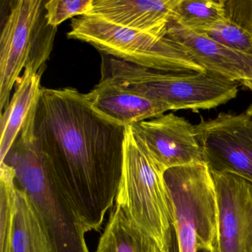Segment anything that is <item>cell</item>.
I'll return each mask as SVG.
<instances>
[{"mask_svg":"<svg viewBox=\"0 0 252 252\" xmlns=\"http://www.w3.org/2000/svg\"><path fill=\"white\" fill-rule=\"evenodd\" d=\"M199 33L230 49L252 55V33L228 19Z\"/></svg>","mask_w":252,"mask_h":252,"instance_id":"obj_18","label":"cell"},{"mask_svg":"<svg viewBox=\"0 0 252 252\" xmlns=\"http://www.w3.org/2000/svg\"><path fill=\"white\" fill-rule=\"evenodd\" d=\"M86 96L100 113L126 126L155 119L171 110L166 104L104 79H101Z\"/></svg>","mask_w":252,"mask_h":252,"instance_id":"obj_14","label":"cell"},{"mask_svg":"<svg viewBox=\"0 0 252 252\" xmlns=\"http://www.w3.org/2000/svg\"><path fill=\"white\" fill-rule=\"evenodd\" d=\"M1 163L12 168L16 185L32 200L54 252H91L85 238L88 230L59 185L35 141L32 113Z\"/></svg>","mask_w":252,"mask_h":252,"instance_id":"obj_2","label":"cell"},{"mask_svg":"<svg viewBox=\"0 0 252 252\" xmlns=\"http://www.w3.org/2000/svg\"><path fill=\"white\" fill-rule=\"evenodd\" d=\"M179 0H94L87 16L115 26L165 37Z\"/></svg>","mask_w":252,"mask_h":252,"instance_id":"obj_13","label":"cell"},{"mask_svg":"<svg viewBox=\"0 0 252 252\" xmlns=\"http://www.w3.org/2000/svg\"><path fill=\"white\" fill-rule=\"evenodd\" d=\"M226 20L223 0H179L171 22L201 33Z\"/></svg>","mask_w":252,"mask_h":252,"instance_id":"obj_17","label":"cell"},{"mask_svg":"<svg viewBox=\"0 0 252 252\" xmlns=\"http://www.w3.org/2000/svg\"><path fill=\"white\" fill-rule=\"evenodd\" d=\"M0 252H55L32 200L5 163H0Z\"/></svg>","mask_w":252,"mask_h":252,"instance_id":"obj_9","label":"cell"},{"mask_svg":"<svg viewBox=\"0 0 252 252\" xmlns=\"http://www.w3.org/2000/svg\"><path fill=\"white\" fill-rule=\"evenodd\" d=\"M179 252H219L218 209L212 172L205 162L167 169Z\"/></svg>","mask_w":252,"mask_h":252,"instance_id":"obj_5","label":"cell"},{"mask_svg":"<svg viewBox=\"0 0 252 252\" xmlns=\"http://www.w3.org/2000/svg\"><path fill=\"white\" fill-rule=\"evenodd\" d=\"M212 175L218 202L219 252H252V183L233 174Z\"/></svg>","mask_w":252,"mask_h":252,"instance_id":"obj_11","label":"cell"},{"mask_svg":"<svg viewBox=\"0 0 252 252\" xmlns=\"http://www.w3.org/2000/svg\"><path fill=\"white\" fill-rule=\"evenodd\" d=\"M32 117L35 141L54 178L88 231H98L116 201L126 126L74 88H42Z\"/></svg>","mask_w":252,"mask_h":252,"instance_id":"obj_1","label":"cell"},{"mask_svg":"<svg viewBox=\"0 0 252 252\" xmlns=\"http://www.w3.org/2000/svg\"><path fill=\"white\" fill-rule=\"evenodd\" d=\"M197 252H209V251L203 250V249H198V251H197Z\"/></svg>","mask_w":252,"mask_h":252,"instance_id":"obj_22","label":"cell"},{"mask_svg":"<svg viewBox=\"0 0 252 252\" xmlns=\"http://www.w3.org/2000/svg\"><path fill=\"white\" fill-rule=\"evenodd\" d=\"M42 73L29 67L25 69L23 76L16 82L15 92L1 116L0 162L9 153L32 110L37 104L42 88Z\"/></svg>","mask_w":252,"mask_h":252,"instance_id":"obj_15","label":"cell"},{"mask_svg":"<svg viewBox=\"0 0 252 252\" xmlns=\"http://www.w3.org/2000/svg\"><path fill=\"white\" fill-rule=\"evenodd\" d=\"M96 252H163L156 240L140 229L115 204Z\"/></svg>","mask_w":252,"mask_h":252,"instance_id":"obj_16","label":"cell"},{"mask_svg":"<svg viewBox=\"0 0 252 252\" xmlns=\"http://www.w3.org/2000/svg\"><path fill=\"white\" fill-rule=\"evenodd\" d=\"M246 113H247V114L249 115V117H250L251 124H252V105H250V107H249L247 110H246Z\"/></svg>","mask_w":252,"mask_h":252,"instance_id":"obj_21","label":"cell"},{"mask_svg":"<svg viewBox=\"0 0 252 252\" xmlns=\"http://www.w3.org/2000/svg\"><path fill=\"white\" fill-rule=\"evenodd\" d=\"M101 79L171 110H210L235 98L240 85L212 72L182 73L153 70L101 54Z\"/></svg>","mask_w":252,"mask_h":252,"instance_id":"obj_4","label":"cell"},{"mask_svg":"<svg viewBox=\"0 0 252 252\" xmlns=\"http://www.w3.org/2000/svg\"><path fill=\"white\" fill-rule=\"evenodd\" d=\"M204 162L212 172L252 183V126L249 115L220 113L195 125Z\"/></svg>","mask_w":252,"mask_h":252,"instance_id":"obj_8","label":"cell"},{"mask_svg":"<svg viewBox=\"0 0 252 252\" xmlns=\"http://www.w3.org/2000/svg\"><path fill=\"white\" fill-rule=\"evenodd\" d=\"M165 37L182 46L205 70L252 92V55L230 49L173 22L168 26Z\"/></svg>","mask_w":252,"mask_h":252,"instance_id":"obj_12","label":"cell"},{"mask_svg":"<svg viewBox=\"0 0 252 252\" xmlns=\"http://www.w3.org/2000/svg\"><path fill=\"white\" fill-rule=\"evenodd\" d=\"M226 18L252 33V0H223Z\"/></svg>","mask_w":252,"mask_h":252,"instance_id":"obj_20","label":"cell"},{"mask_svg":"<svg viewBox=\"0 0 252 252\" xmlns=\"http://www.w3.org/2000/svg\"><path fill=\"white\" fill-rule=\"evenodd\" d=\"M47 0L12 1L0 37V110L9 104L20 73H43L54 49L57 28L46 17Z\"/></svg>","mask_w":252,"mask_h":252,"instance_id":"obj_6","label":"cell"},{"mask_svg":"<svg viewBox=\"0 0 252 252\" xmlns=\"http://www.w3.org/2000/svg\"><path fill=\"white\" fill-rule=\"evenodd\" d=\"M164 169L126 126L123 164L116 204L163 252H179L173 206Z\"/></svg>","mask_w":252,"mask_h":252,"instance_id":"obj_3","label":"cell"},{"mask_svg":"<svg viewBox=\"0 0 252 252\" xmlns=\"http://www.w3.org/2000/svg\"><path fill=\"white\" fill-rule=\"evenodd\" d=\"M94 0H47L45 4L48 23L58 27L63 22L76 16H87L93 8Z\"/></svg>","mask_w":252,"mask_h":252,"instance_id":"obj_19","label":"cell"},{"mask_svg":"<svg viewBox=\"0 0 252 252\" xmlns=\"http://www.w3.org/2000/svg\"><path fill=\"white\" fill-rule=\"evenodd\" d=\"M67 38L90 44L101 54L153 70L204 71L191 56L166 37L115 26L97 17L73 18Z\"/></svg>","mask_w":252,"mask_h":252,"instance_id":"obj_7","label":"cell"},{"mask_svg":"<svg viewBox=\"0 0 252 252\" xmlns=\"http://www.w3.org/2000/svg\"><path fill=\"white\" fill-rule=\"evenodd\" d=\"M153 158L165 169L204 162L195 125L173 113L130 125Z\"/></svg>","mask_w":252,"mask_h":252,"instance_id":"obj_10","label":"cell"}]
</instances>
